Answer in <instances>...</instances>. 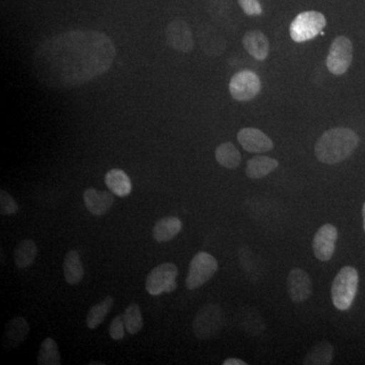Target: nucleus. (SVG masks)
Returning a JSON list of instances; mask_svg holds the SVG:
<instances>
[{
	"label": "nucleus",
	"instance_id": "nucleus-1",
	"mask_svg": "<svg viewBox=\"0 0 365 365\" xmlns=\"http://www.w3.org/2000/svg\"><path fill=\"white\" fill-rule=\"evenodd\" d=\"M116 58L111 38L97 31H68L41 43L34 53L36 78L52 88L86 85L106 73Z\"/></svg>",
	"mask_w": 365,
	"mask_h": 365
},
{
	"label": "nucleus",
	"instance_id": "nucleus-2",
	"mask_svg": "<svg viewBox=\"0 0 365 365\" xmlns=\"http://www.w3.org/2000/svg\"><path fill=\"white\" fill-rule=\"evenodd\" d=\"M359 144V137L356 132L337 127L319 136L314 145V155L321 163L336 165L351 157Z\"/></svg>",
	"mask_w": 365,
	"mask_h": 365
},
{
	"label": "nucleus",
	"instance_id": "nucleus-3",
	"mask_svg": "<svg viewBox=\"0 0 365 365\" xmlns=\"http://www.w3.org/2000/svg\"><path fill=\"white\" fill-rule=\"evenodd\" d=\"M359 275L356 269L345 266L333 281L331 297L334 307L339 311H348L352 307L359 289Z\"/></svg>",
	"mask_w": 365,
	"mask_h": 365
},
{
	"label": "nucleus",
	"instance_id": "nucleus-4",
	"mask_svg": "<svg viewBox=\"0 0 365 365\" xmlns=\"http://www.w3.org/2000/svg\"><path fill=\"white\" fill-rule=\"evenodd\" d=\"M225 326V314L217 304H208L197 313L192 329L198 339L208 340L217 337Z\"/></svg>",
	"mask_w": 365,
	"mask_h": 365
},
{
	"label": "nucleus",
	"instance_id": "nucleus-5",
	"mask_svg": "<svg viewBox=\"0 0 365 365\" xmlns=\"http://www.w3.org/2000/svg\"><path fill=\"white\" fill-rule=\"evenodd\" d=\"M326 25L323 14L314 11H304L297 14L290 24V37L297 43L307 42L318 37Z\"/></svg>",
	"mask_w": 365,
	"mask_h": 365
},
{
	"label": "nucleus",
	"instance_id": "nucleus-6",
	"mask_svg": "<svg viewBox=\"0 0 365 365\" xmlns=\"http://www.w3.org/2000/svg\"><path fill=\"white\" fill-rule=\"evenodd\" d=\"M179 270L174 263H163L153 268L145 281L146 292L153 297L170 294L177 288Z\"/></svg>",
	"mask_w": 365,
	"mask_h": 365
},
{
	"label": "nucleus",
	"instance_id": "nucleus-7",
	"mask_svg": "<svg viewBox=\"0 0 365 365\" xmlns=\"http://www.w3.org/2000/svg\"><path fill=\"white\" fill-rule=\"evenodd\" d=\"M218 270V263L212 255L206 252H199L192 259L187 276L186 287L190 290L203 287L213 277Z\"/></svg>",
	"mask_w": 365,
	"mask_h": 365
},
{
	"label": "nucleus",
	"instance_id": "nucleus-8",
	"mask_svg": "<svg viewBox=\"0 0 365 365\" xmlns=\"http://www.w3.org/2000/svg\"><path fill=\"white\" fill-rule=\"evenodd\" d=\"M353 59V45L351 41L345 36L334 39L329 49L326 64L328 71L334 76H343L349 69Z\"/></svg>",
	"mask_w": 365,
	"mask_h": 365
},
{
	"label": "nucleus",
	"instance_id": "nucleus-9",
	"mask_svg": "<svg viewBox=\"0 0 365 365\" xmlns=\"http://www.w3.org/2000/svg\"><path fill=\"white\" fill-rule=\"evenodd\" d=\"M262 88L260 78L254 71H242L237 72L230 81V96L237 102H248L260 93Z\"/></svg>",
	"mask_w": 365,
	"mask_h": 365
},
{
	"label": "nucleus",
	"instance_id": "nucleus-10",
	"mask_svg": "<svg viewBox=\"0 0 365 365\" xmlns=\"http://www.w3.org/2000/svg\"><path fill=\"white\" fill-rule=\"evenodd\" d=\"M165 38L170 47L179 52H191L195 45L191 29L182 20L170 21L165 30Z\"/></svg>",
	"mask_w": 365,
	"mask_h": 365
},
{
	"label": "nucleus",
	"instance_id": "nucleus-11",
	"mask_svg": "<svg viewBox=\"0 0 365 365\" xmlns=\"http://www.w3.org/2000/svg\"><path fill=\"white\" fill-rule=\"evenodd\" d=\"M338 240L337 228L330 223L319 227L313 240L314 256L321 262H328L332 259Z\"/></svg>",
	"mask_w": 365,
	"mask_h": 365
},
{
	"label": "nucleus",
	"instance_id": "nucleus-12",
	"mask_svg": "<svg viewBox=\"0 0 365 365\" xmlns=\"http://www.w3.org/2000/svg\"><path fill=\"white\" fill-rule=\"evenodd\" d=\"M287 290L290 299L294 304L307 302L313 294V283L309 274L299 268L292 269L288 274Z\"/></svg>",
	"mask_w": 365,
	"mask_h": 365
},
{
	"label": "nucleus",
	"instance_id": "nucleus-13",
	"mask_svg": "<svg viewBox=\"0 0 365 365\" xmlns=\"http://www.w3.org/2000/svg\"><path fill=\"white\" fill-rule=\"evenodd\" d=\"M237 141L249 153H263L273 150L274 143L263 131L257 128H242L237 133Z\"/></svg>",
	"mask_w": 365,
	"mask_h": 365
},
{
	"label": "nucleus",
	"instance_id": "nucleus-14",
	"mask_svg": "<svg viewBox=\"0 0 365 365\" xmlns=\"http://www.w3.org/2000/svg\"><path fill=\"white\" fill-rule=\"evenodd\" d=\"M115 201V194L111 191H98L88 188L83 192L86 207L95 216L105 215L111 209Z\"/></svg>",
	"mask_w": 365,
	"mask_h": 365
},
{
	"label": "nucleus",
	"instance_id": "nucleus-15",
	"mask_svg": "<svg viewBox=\"0 0 365 365\" xmlns=\"http://www.w3.org/2000/svg\"><path fill=\"white\" fill-rule=\"evenodd\" d=\"M30 333V325L28 319L24 317H16L6 324L4 334V348L13 350L19 347L28 338Z\"/></svg>",
	"mask_w": 365,
	"mask_h": 365
},
{
	"label": "nucleus",
	"instance_id": "nucleus-16",
	"mask_svg": "<svg viewBox=\"0 0 365 365\" xmlns=\"http://www.w3.org/2000/svg\"><path fill=\"white\" fill-rule=\"evenodd\" d=\"M198 40L202 51L210 57L220 56L227 48L225 38L210 26L198 29Z\"/></svg>",
	"mask_w": 365,
	"mask_h": 365
},
{
	"label": "nucleus",
	"instance_id": "nucleus-17",
	"mask_svg": "<svg viewBox=\"0 0 365 365\" xmlns=\"http://www.w3.org/2000/svg\"><path fill=\"white\" fill-rule=\"evenodd\" d=\"M239 260L242 270L246 274L247 278L251 282H261L265 275V266L260 257L252 251L248 247H242L240 249Z\"/></svg>",
	"mask_w": 365,
	"mask_h": 365
},
{
	"label": "nucleus",
	"instance_id": "nucleus-18",
	"mask_svg": "<svg viewBox=\"0 0 365 365\" xmlns=\"http://www.w3.org/2000/svg\"><path fill=\"white\" fill-rule=\"evenodd\" d=\"M242 42L245 50L255 59L263 61L267 58L270 45H269L268 38L261 31H249L245 34Z\"/></svg>",
	"mask_w": 365,
	"mask_h": 365
},
{
	"label": "nucleus",
	"instance_id": "nucleus-19",
	"mask_svg": "<svg viewBox=\"0 0 365 365\" xmlns=\"http://www.w3.org/2000/svg\"><path fill=\"white\" fill-rule=\"evenodd\" d=\"M182 228L181 220L176 216L160 218L153 228V237L158 242L172 241Z\"/></svg>",
	"mask_w": 365,
	"mask_h": 365
},
{
	"label": "nucleus",
	"instance_id": "nucleus-20",
	"mask_svg": "<svg viewBox=\"0 0 365 365\" xmlns=\"http://www.w3.org/2000/svg\"><path fill=\"white\" fill-rule=\"evenodd\" d=\"M63 272L66 282L71 285L78 284L85 277V268L81 262V255L76 250H71L66 255Z\"/></svg>",
	"mask_w": 365,
	"mask_h": 365
},
{
	"label": "nucleus",
	"instance_id": "nucleus-21",
	"mask_svg": "<svg viewBox=\"0 0 365 365\" xmlns=\"http://www.w3.org/2000/svg\"><path fill=\"white\" fill-rule=\"evenodd\" d=\"M106 186L118 197H126L131 193L132 182L130 178L120 169H112L106 174Z\"/></svg>",
	"mask_w": 365,
	"mask_h": 365
},
{
	"label": "nucleus",
	"instance_id": "nucleus-22",
	"mask_svg": "<svg viewBox=\"0 0 365 365\" xmlns=\"http://www.w3.org/2000/svg\"><path fill=\"white\" fill-rule=\"evenodd\" d=\"M278 165L279 163L275 158L258 155V157L252 158L247 163L246 175L250 179H262L277 169Z\"/></svg>",
	"mask_w": 365,
	"mask_h": 365
},
{
	"label": "nucleus",
	"instance_id": "nucleus-23",
	"mask_svg": "<svg viewBox=\"0 0 365 365\" xmlns=\"http://www.w3.org/2000/svg\"><path fill=\"white\" fill-rule=\"evenodd\" d=\"M37 255V244L31 239L23 240L14 250V264L19 269L29 268L33 265Z\"/></svg>",
	"mask_w": 365,
	"mask_h": 365
},
{
	"label": "nucleus",
	"instance_id": "nucleus-24",
	"mask_svg": "<svg viewBox=\"0 0 365 365\" xmlns=\"http://www.w3.org/2000/svg\"><path fill=\"white\" fill-rule=\"evenodd\" d=\"M334 359V347L331 343L319 342L314 346L304 359L306 365H329Z\"/></svg>",
	"mask_w": 365,
	"mask_h": 365
},
{
	"label": "nucleus",
	"instance_id": "nucleus-25",
	"mask_svg": "<svg viewBox=\"0 0 365 365\" xmlns=\"http://www.w3.org/2000/svg\"><path fill=\"white\" fill-rule=\"evenodd\" d=\"M217 163L228 170H235L241 165L242 155L232 143H223L215 150Z\"/></svg>",
	"mask_w": 365,
	"mask_h": 365
},
{
	"label": "nucleus",
	"instance_id": "nucleus-26",
	"mask_svg": "<svg viewBox=\"0 0 365 365\" xmlns=\"http://www.w3.org/2000/svg\"><path fill=\"white\" fill-rule=\"evenodd\" d=\"M114 302V299L112 297H107L102 302L91 307L90 311H88V317H86L88 328L91 330L97 329L111 312Z\"/></svg>",
	"mask_w": 365,
	"mask_h": 365
},
{
	"label": "nucleus",
	"instance_id": "nucleus-27",
	"mask_svg": "<svg viewBox=\"0 0 365 365\" xmlns=\"http://www.w3.org/2000/svg\"><path fill=\"white\" fill-rule=\"evenodd\" d=\"M240 324L242 330L250 336L260 335L266 328L261 314L254 307H248L246 311L242 312Z\"/></svg>",
	"mask_w": 365,
	"mask_h": 365
},
{
	"label": "nucleus",
	"instance_id": "nucleus-28",
	"mask_svg": "<svg viewBox=\"0 0 365 365\" xmlns=\"http://www.w3.org/2000/svg\"><path fill=\"white\" fill-rule=\"evenodd\" d=\"M37 364L39 365L61 364V355H60L56 341L52 338H46L43 341L38 353Z\"/></svg>",
	"mask_w": 365,
	"mask_h": 365
},
{
	"label": "nucleus",
	"instance_id": "nucleus-29",
	"mask_svg": "<svg viewBox=\"0 0 365 365\" xmlns=\"http://www.w3.org/2000/svg\"><path fill=\"white\" fill-rule=\"evenodd\" d=\"M123 318L127 332L131 334V335H135V334L140 332L143 327V319L140 307L138 304H129L125 309Z\"/></svg>",
	"mask_w": 365,
	"mask_h": 365
},
{
	"label": "nucleus",
	"instance_id": "nucleus-30",
	"mask_svg": "<svg viewBox=\"0 0 365 365\" xmlns=\"http://www.w3.org/2000/svg\"><path fill=\"white\" fill-rule=\"evenodd\" d=\"M19 211L18 203L6 191H0V215H14Z\"/></svg>",
	"mask_w": 365,
	"mask_h": 365
},
{
	"label": "nucleus",
	"instance_id": "nucleus-31",
	"mask_svg": "<svg viewBox=\"0 0 365 365\" xmlns=\"http://www.w3.org/2000/svg\"><path fill=\"white\" fill-rule=\"evenodd\" d=\"M125 322L123 314L115 317L111 325H110L109 333L113 340L120 341L125 337Z\"/></svg>",
	"mask_w": 365,
	"mask_h": 365
},
{
	"label": "nucleus",
	"instance_id": "nucleus-32",
	"mask_svg": "<svg viewBox=\"0 0 365 365\" xmlns=\"http://www.w3.org/2000/svg\"><path fill=\"white\" fill-rule=\"evenodd\" d=\"M240 6L247 16H261L263 9L259 0H239Z\"/></svg>",
	"mask_w": 365,
	"mask_h": 365
},
{
	"label": "nucleus",
	"instance_id": "nucleus-33",
	"mask_svg": "<svg viewBox=\"0 0 365 365\" xmlns=\"http://www.w3.org/2000/svg\"><path fill=\"white\" fill-rule=\"evenodd\" d=\"M210 1L220 9H230V4H232V0H210Z\"/></svg>",
	"mask_w": 365,
	"mask_h": 365
},
{
	"label": "nucleus",
	"instance_id": "nucleus-34",
	"mask_svg": "<svg viewBox=\"0 0 365 365\" xmlns=\"http://www.w3.org/2000/svg\"><path fill=\"white\" fill-rule=\"evenodd\" d=\"M223 365H247V362L242 361L241 359H228L223 361Z\"/></svg>",
	"mask_w": 365,
	"mask_h": 365
},
{
	"label": "nucleus",
	"instance_id": "nucleus-35",
	"mask_svg": "<svg viewBox=\"0 0 365 365\" xmlns=\"http://www.w3.org/2000/svg\"><path fill=\"white\" fill-rule=\"evenodd\" d=\"M362 217H364V230L365 232V203L364 204V207H362Z\"/></svg>",
	"mask_w": 365,
	"mask_h": 365
},
{
	"label": "nucleus",
	"instance_id": "nucleus-36",
	"mask_svg": "<svg viewBox=\"0 0 365 365\" xmlns=\"http://www.w3.org/2000/svg\"><path fill=\"white\" fill-rule=\"evenodd\" d=\"M96 364L104 365V364H103V362H90V365H96Z\"/></svg>",
	"mask_w": 365,
	"mask_h": 365
}]
</instances>
